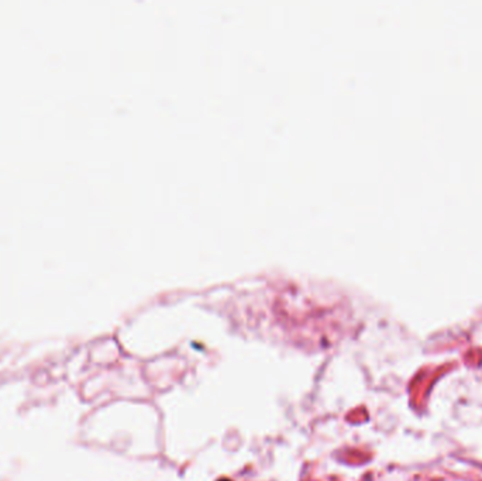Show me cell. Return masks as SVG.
Instances as JSON below:
<instances>
[{"mask_svg":"<svg viewBox=\"0 0 482 481\" xmlns=\"http://www.w3.org/2000/svg\"><path fill=\"white\" fill-rule=\"evenodd\" d=\"M220 481H230V480H227V478H225V480H220Z\"/></svg>","mask_w":482,"mask_h":481,"instance_id":"1","label":"cell"}]
</instances>
